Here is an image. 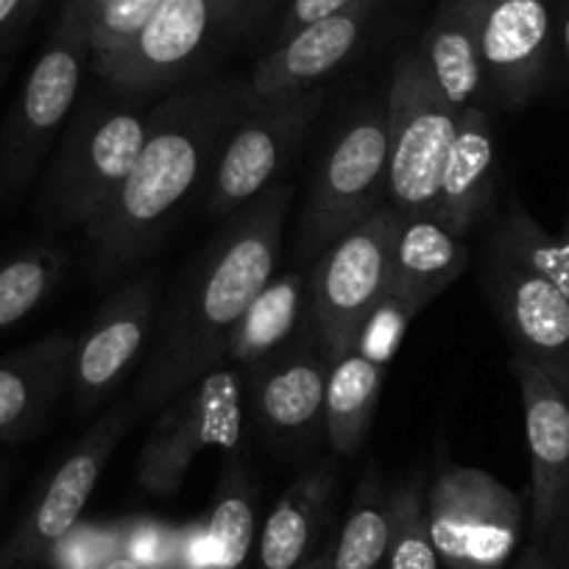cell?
<instances>
[{"mask_svg":"<svg viewBox=\"0 0 569 569\" xmlns=\"http://www.w3.org/2000/svg\"><path fill=\"white\" fill-rule=\"evenodd\" d=\"M386 114L388 204L399 216H430L461 112L439 90L419 48L393 62Z\"/></svg>","mask_w":569,"mask_h":569,"instance_id":"5b68a950","label":"cell"},{"mask_svg":"<svg viewBox=\"0 0 569 569\" xmlns=\"http://www.w3.org/2000/svg\"><path fill=\"white\" fill-rule=\"evenodd\" d=\"M480 284L513 355L539 366L569 399V299L495 243L486 246Z\"/></svg>","mask_w":569,"mask_h":569,"instance_id":"7c38bea8","label":"cell"},{"mask_svg":"<svg viewBox=\"0 0 569 569\" xmlns=\"http://www.w3.org/2000/svg\"><path fill=\"white\" fill-rule=\"evenodd\" d=\"M416 310H410L408 305L397 302V299L388 297L386 302L377 308V313L371 316L369 325L360 332L355 349L363 355H369L371 360L386 366V360L397 352L399 341H402V332L408 327V321L413 319Z\"/></svg>","mask_w":569,"mask_h":569,"instance_id":"d6a6232c","label":"cell"},{"mask_svg":"<svg viewBox=\"0 0 569 569\" xmlns=\"http://www.w3.org/2000/svg\"><path fill=\"white\" fill-rule=\"evenodd\" d=\"M530 452V528L547 539L569 519V399L539 366L513 355Z\"/></svg>","mask_w":569,"mask_h":569,"instance_id":"2e32d148","label":"cell"},{"mask_svg":"<svg viewBox=\"0 0 569 569\" xmlns=\"http://www.w3.org/2000/svg\"><path fill=\"white\" fill-rule=\"evenodd\" d=\"M388 536H391L388 495L377 478H366L332 547V569H386Z\"/></svg>","mask_w":569,"mask_h":569,"instance_id":"f1b7e54d","label":"cell"},{"mask_svg":"<svg viewBox=\"0 0 569 569\" xmlns=\"http://www.w3.org/2000/svg\"><path fill=\"white\" fill-rule=\"evenodd\" d=\"M149 112L90 103L64 129L42 184V216L62 229L87 227L114 201L149 134Z\"/></svg>","mask_w":569,"mask_h":569,"instance_id":"277c9868","label":"cell"},{"mask_svg":"<svg viewBox=\"0 0 569 569\" xmlns=\"http://www.w3.org/2000/svg\"><path fill=\"white\" fill-rule=\"evenodd\" d=\"M238 0H160L123 48L98 59L96 70L118 96H146L182 81L216 42Z\"/></svg>","mask_w":569,"mask_h":569,"instance_id":"8fae6325","label":"cell"},{"mask_svg":"<svg viewBox=\"0 0 569 569\" xmlns=\"http://www.w3.org/2000/svg\"><path fill=\"white\" fill-rule=\"evenodd\" d=\"M249 375V416L277 439L305 441L325 430L330 360L316 338L297 349H279Z\"/></svg>","mask_w":569,"mask_h":569,"instance_id":"ac0fdd59","label":"cell"},{"mask_svg":"<svg viewBox=\"0 0 569 569\" xmlns=\"http://www.w3.org/2000/svg\"><path fill=\"white\" fill-rule=\"evenodd\" d=\"M76 336L51 332L0 358V445L26 439L48 419L73 375Z\"/></svg>","mask_w":569,"mask_h":569,"instance_id":"d6986e66","label":"cell"},{"mask_svg":"<svg viewBox=\"0 0 569 569\" xmlns=\"http://www.w3.org/2000/svg\"><path fill=\"white\" fill-rule=\"evenodd\" d=\"M513 569H552V563L545 556V550L539 545H533L522 552V558H519V563Z\"/></svg>","mask_w":569,"mask_h":569,"instance_id":"8d00e7d4","label":"cell"},{"mask_svg":"<svg viewBox=\"0 0 569 569\" xmlns=\"http://www.w3.org/2000/svg\"><path fill=\"white\" fill-rule=\"evenodd\" d=\"M439 561L450 569H502L522 533V500L491 472L441 450L425 491Z\"/></svg>","mask_w":569,"mask_h":569,"instance_id":"9c48e42d","label":"cell"},{"mask_svg":"<svg viewBox=\"0 0 569 569\" xmlns=\"http://www.w3.org/2000/svg\"><path fill=\"white\" fill-rule=\"evenodd\" d=\"M352 3H358V0H291V7H288L282 23H279L277 42L284 40V37H291L293 31L305 29L308 23H316V20L330 18V14L352 7Z\"/></svg>","mask_w":569,"mask_h":569,"instance_id":"836d02e7","label":"cell"},{"mask_svg":"<svg viewBox=\"0 0 569 569\" xmlns=\"http://www.w3.org/2000/svg\"><path fill=\"white\" fill-rule=\"evenodd\" d=\"M131 425V410L126 402H118L103 419L87 430L79 445L68 452L62 463L53 469L46 489L29 508L23 522L3 547L0 567L20 569L37 561H46L51 547L79 525L81 511L90 502L98 480L103 478L114 447Z\"/></svg>","mask_w":569,"mask_h":569,"instance_id":"4fadbf2b","label":"cell"},{"mask_svg":"<svg viewBox=\"0 0 569 569\" xmlns=\"http://www.w3.org/2000/svg\"><path fill=\"white\" fill-rule=\"evenodd\" d=\"M7 73H9L7 64H0V92H3V81H7Z\"/></svg>","mask_w":569,"mask_h":569,"instance_id":"ab89813d","label":"cell"},{"mask_svg":"<svg viewBox=\"0 0 569 569\" xmlns=\"http://www.w3.org/2000/svg\"><path fill=\"white\" fill-rule=\"evenodd\" d=\"M123 545V522L76 525L64 539L51 547L46 561L51 569H103Z\"/></svg>","mask_w":569,"mask_h":569,"instance_id":"4dcf8cb0","label":"cell"},{"mask_svg":"<svg viewBox=\"0 0 569 569\" xmlns=\"http://www.w3.org/2000/svg\"><path fill=\"white\" fill-rule=\"evenodd\" d=\"M386 366L369 355H341L330 363L325 397V433L338 456L352 458L363 447L380 402Z\"/></svg>","mask_w":569,"mask_h":569,"instance_id":"cb8c5ba5","label":"cell"},{"mask_svg":"<svg viewBox=\"0 0 569 569\" xmlns=\"http://www.w3.org/2000/svg\"><path fill=\"white\" fill-rule=\"evenodd\" d=\"M489 243L511 254L530 271L545 277L547 282L556 284L558 291L569 299V193L563 204L561 232L550 234L528 210L517 196H511L491 232Z\"/></svg>","mask_w":569,"mask_h":569,"instance_id":"484cf974","label":"cell"},{"mask_svg":"<svg viewBox=\"0 0 569 569\" xmlns=\"http://www.w3.org/2000/svg\"><path fill=\"white\" fill-rule=\"evenodd\" d=\"M249 375L232 366L210 371L162 405L137 458V480L157 497H171L207 450H238L249 425Z\"/></svg>","mask_w":569,"mask_h":569,"instance_id":"52a82bcc","label":"cell"},{"mask_svg":"<svg viewBox=\"0 0 569 569\" xmlns=\"http://www.w3.org/2000/svg\"><path fill=\"white\" fill-rule=\"evenodd\" d=\"M305 293H308V284L297 271L268 279L266 288L257 293L254 302L246 308L243 319L232 330L223 366L251 371L273 358L297 330Z\"/></svg>","mask_w":569,"mask_h":569,"instance_id":"d4e9b609","label":"cell"},{"mask_svg":"<svg viewBox=\"0 0 569 569\" xmlns=\"http://www.w3.org/2000/svg\"><path fill=\"white\" fill-rule=\"evenodd\" d=\"M68 268L62 246H31L0 262V332L29 319L59 288Z\"/></svg>","mask_w":569,"mask_h":569,"instance_id":"83f0119b","label":"cell"},{"mask_svg":"<svg viewBox=\"0 0 569 569\" xmlns=\"http://www.w3.org/2000/svg\"><path fill=\"white\" fill-rule=\"evenodd\" d=\"M416 48L425 57L439 90L458 112L480 103V96L486 92V70L475 0H441Z\"/></svg>","mask_w":569,"mask_h":569,"instance_id":"7402d4cb","label":"cell"},{"mask_svg":"<svg viewBox=\"0 0 569 569\" xmlns=\"http://www.w3.org/2000/svg\"><path fill=\"white\" fill-rule=\"evenodd\" d=\"M325 87L257 101L223 142L207 190V210L229 216L266 193L325 107Z\"/></svg>","mask_w":569,"mask_h":569,"instance_id":"30bf717a","label":"cell"},{"mask_svg":"<svg viewBox=\"0 0 569 569\" xmlns=\"http://www.w3.org/2000/svg\"><path fill=\"white\" fill-rule=\"evenodd\" d=\"M397 223L399 212L382 204L316 260L305 321L330 363L352 352L363 327L388 299Z\"/></svg>","mask_w":569,"mask_h":569,"instance_id":"8992f818","label":"cell"},{"mask_svg":"<svg viewBox=\"0 0 569 569\" xmlns=\"http://www.w3.org/2000/svg\"><path fill=\"white\" fill-rule=\"evenodd\" d=\"M90 62V40L79 9L73 0H64L0 129V207H12L34 182L51 142L76 109Z\"/></svg>","mask_w":569,"mask_h":569,"instance_id":"3957f363","label":"cell"},{"mask_svg":"<svg viewBox=\"0 0 569 569\" xmlns=\"http://www.w3.org/2000/svg\"><path fill=\"white\" fill-rule=\"evenodd\" d=\"M40 7L42 0H0V48L23 34Z\"/></svg>","mask_w":569,"mask_h":569,"instance_id":"e575fe53","label":"cell"},{"mask_svg":"<svg viewBox=\"0 0 569 569\" xmlns=\"http://www.w3.org/2000/svg\"><path fill=\"white\" fill-rule=\"evenodd\" d=\"M486 90L502 109L539 96L556 51L550 0H475Z\"/></svg>","mask_w":569,"mask_h":569,"instance_id":"9a60e30c","label":"cell"},{"mask_svg":"<svg viewBox=\"0 0 569 569\" xmlns=\"http://www.w3.org/2000/svg\"><path fill=\"white\" fill-rule=\"evenodd\" d=\"M425 491V483L416 475L388 495L391 536H388L386 569H439V552L427 522Z\"/></svg>","mask_w":569,"mask_h":569,"instance_id":"f546056e","label":"cell"},{"mask_svg":"<svg viewBox=\"0 0 569 569\" xmlns=\"http://www.w3.org/2000/svg\"><path fill=\"white\" fill-rule=\"evenodd\" d=\"M332 547H336V539L327 541L321 550H316L299 569H332Z\"/></svg>","mask_w":569,"mask_h":569,"instance_id":"74e56055","label":"cell"},{"mask_svg":"<svg viewBox=\"0 0 569 569\" xmlns=\"http://www.w3.org/2000/svg\"><path fill=\"white\" fill-rule=\"evenodd\" d=\"M388 204L386 101L355 114L327 146L299 223V257L313 260Z\"/></svg>","mask_w":569,"mask_h":569,"instance_id":"ba28073f","label":"cell"},{"mask_svg":"<svg viewBox=\"0 0 569 569\" xmlns=\"http://www.w3.org/2000/svg\"><path fill=\"white\" fill-rule=\"evenodd\" d=\"M382 3L386 0H358L279 40L251 70L249 87L254 101L299 96L321 87L327 76L352 59Z\"/></svg>","mask_w":569,"mask_h":569,"instance_id":"e0dca14e","label":"cell"},{"mask_svg":"<svg viewBox=\"0 0 569 569\" xmlns=\"http://www.w3.org/2000/svg\"><path fill=\"white\" fill-rule=\"evenodd\" d=\"M467 266V238L450 232L433 216H399L388 297L419 313L436 297L450 291Z\"/></svg>","mask_w":569,"mask_h":569,"instance_id":"44dd1931","label":"cell"},{"mask_svg":"<svg viewBox=\"0 0 569 569\" xmlns=\"http://www.w3.org/2000/svg\"><path fill=\"white\" fill-rule=\"evenodd\" d=\"M103 569H140V567H137V563L131 561V558H126V556H114L112 561H109L107 567H103Z\"/></svg>","mask_w":569,"mask_h":569,"instance_id":"f35d334b","label":"cell"},{"mask_svg":"<svg viewBox=\"0 0 569 569\" xmlns=\"http://www.w3.org/2000/svg\"><path fill=\"white\" fill-rule=\"evenodd\" d=\"M291 201V184H271L196 257L162 310L134 388L137 408H162L190 382L221 369L232 330L273 277Z\"/></svg>","mask_w":569,"mask_h":569,"instance_id":"6da1fadb","label":"cell"},{"mask_svg":"<svg viewBox=\"0 0 569 569\" xmlns=\"http://www.w3.org/2000/svg\"><path fill=\"white\" fill-rule=\"evenodd\" d=\"M182 533L184 528H173V525L157 522V519L123 522L120 556L131 558L140 569H179Z\"/></svg>","mask_w":569,"mask_h":569,"instance_id":"1f68e13d","label":"cell"},{"mask_svg":"<svg viewBox=\"0 0 569 569\" xmlns=\"http://www.w3.org/2000/svg\"><path fill=\"white\" fill-rule=\"evenodd\" d=\"M336 491V472L319 467L305 472L277 500L262 525L254 569H299L310 558Z\"/></svg>","mask_w":569,"mask_h":569,"instance_id":"603a6c76","label":"cell"},{"mask_svg":"<svg viewBox=\"0 0 569 569\" xmlns=\"http://www.w3.org/2000/svg\"><path fill=\"white\" fill-rule=\"evenodd\" d=\"M556 18H558V37H561L563 59L569 70V0H556Z\"/></svg>","mask_w":569,"mask_h":569,"instance_id":"d590c367","label":"cell"},{"mask_svg":"<svg viewBox=\"0 0 569 569\" xmlns=\"http://www.w3.org/2000/svg\"><path fill=\"white\" fill-rule=\"evenodd\" d=\"M160 316V279L140 273L120 284L101 305L96 319L76 336L70 391L79 413L107 402L118 382L129 375L149 341L154 338Z\"/></svg>","mask_w":569,"mask_h":569,"instance_id":"5bb4252c","label":"cell"},{"mask_svg":"<svg viewBox=\"0 0 569 569\" xmlns=\"http://www.w3.org/2000/svg\"><path fill=\"white\" fill-rule=\"evenodd\" d=\"M249 79L182 87L149 114V134L112 204L84 232L96 279L146 260L201 179L216 171L223 142L254 107Z\"/></svg>","mask_w":569,"mask_h":569,"instance_id":"7a4b0ae2","label":"cell"},{"mask_svg":"<svg viewBox=\"0 0 569 569\" xmlns=\"http://www.w3.org/2000/svg\"><path fill=\"white\" fill-rule=\"evenodd\" d=\"M497 193V154L491 120L483 103L463 109L456 140L441 171L439 196L430 216L450 232L467 238L475 223L489 212Z\"/></svg>","mask_w":569,"mask_h":569,"instance_id":"ffe728a7","label":"cell"},{"mask_svg":"<svg viewBox=\"0 0 569 569\" xmlns=\"http://www.w3.org/2000/svg\"><path fill=\"white\" fill-rule=\"evenodd\" d=\"M254 541V500L246 472L229 467L204 522V569H243Z\"/></svg>","mask_w":569,"mask_h":569,"instance_id":"4316f807","label":"cell"}]
</instances>
